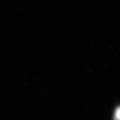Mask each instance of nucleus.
<instances>
[{"instance_id":"1","label":"nucleus","mask_w":120,"mask_h":120,"mask_svg":"<svg viewBox=\"0 0 120 120\" xmlns=\"http://www.w3.org/2000/svg\"><path fill=\"white\" fill-rule=\"evenodd\" d=\"M114 120H120V106L115 109L114 114Z\"/></svg>"}]
</instances>
